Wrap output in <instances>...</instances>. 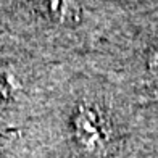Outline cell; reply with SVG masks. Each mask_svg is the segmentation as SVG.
<instances>
[{
  "label": "cell",
  "mask_w": 158,
  "mask_h": 158,
  "mask_svg": "<svg viewBox=\"0 0 158 158\" xmlns=\"http://www.w3.org/2000/svg\"><path fill=\"white\" fill-rule=\"evenodd\" d=\"M69 135L79 153L89 158H103L113 152L116 127L111 116L95 102H81L69 116Z\"/></svg>",
  "instance_id": "obj_1"
},
{
  "label": "cell",
  "mask_w": 158,
  "mask_h": 158,
  "mask_svg": "<svg viewBox=\"0 0 158 158\" xmlns=\"http://www.w3.org/2000/svg\"><path fill=\"white\" fill-rule=\"evenodd\" d=\"M0 158H8V139L0 129Z\"/></svg>",
  "instance_id": "obj_3"
},
{
  "label": "cell",
  "mask_w": 158,
  "mask_h": 158,
  "mask_svg": "<svg viewBox=\"0 0 158 158\" xmlns=\"http://www.w3.org/2000/svg\"><path fill=\"white\" fill-rule=\"evenodd\" d=\"M35 8L56 24L74 26L81 23L82 8L77 0H34Z\"/></svg>",
  "instance_id": "obj_2"
}]
</instances>
